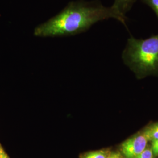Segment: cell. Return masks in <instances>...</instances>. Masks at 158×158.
I'll use <instances>...</instances> for the list:
<instances>
[{
  "instance_id": "6da1fadb",
  "label": "cell",
  "mask_w": 158,
  "mask_h": 158,
  "mask_svg": "<svg viewBox=\"0 0 158 158\" xmlns=\"http://www.w3.org/2000/svg\"><path fill=\"white\" fill-rule=\"evenodd\" d=\"M111 18L127 26V17L112 6H104L98 1H73L55 16L38 25L34 34L38 37L76 35L87 31L98 22Z\"/></svg>"
},
{
  "instance_id": "7a4b0ae2",
  "label": "cell",
  "mask_w": 158,
  "mask_h": 158,
  "mask_svg": "<svg viewBox=\"0 0 158 158\" xmlns=\"http://www.w3.org/2000/svg\"><path fill=\"white\" fill-rule=\"evenodd\" d=\"M125 62L139 76L158 73V34L142 40H127L123 53Z\"/></svg>"
},
{
  "instance_id": "3957f363",
  "label": "cell",
  "mask_w": 158,
  "mask_h": 158,
  "mask_svg": "<svg viewBox=\"0 0 158 158\" xmlns=\"http://www.w3.org/2000/svg\"><path fill=\"white\" fill-rule=\"evenodd\" d=\"M148 141L141 133L124 142L121 146V152L125 158H135L146 149Z\"/></svg>"
},
{
  "instance_id": "277c9868",
  "label": "cell",
  "mask_w": 158,
  "mask_h": 158,
  "mask_svg": "<svg viewBox=\"0 0 158 158\" xmlns=\"http://www.w3.org/2000/svg\"><path fill=\"white\" fill-rule=\"evenodd\" d=\"M136 1V0H114L112 6L119 13L126 17Z\"/></svg>"
},
{
  "instance_id": "5b68a950",
  "label": "cell",
  "mask_w": 158,
  "mask_h": 158,
  "mask_svg": "<svg viewBox=\"0 0 158 158\" xmlns=\"http://www.w3.org/2000/svg\"><path fill=\"white\" fill-rule=\"evenodd\" d=\"M142 134L147 138L148 141L158 139V123L147 127Z\"/></svg>"
},
{
  "instance_id": "8992f818",
  "label": "cell",
  "mask_w": 158,
  "mask_h": 158,
  "mask_svg": "<svg viewBox=\"0 0 158 158\" xmlns=\"http://www.w3.org/2000/svg\"><path fill=\"white\" fill-rule=\"evenodd\" d=\"M111 152L107 150H99L84 153L79 158H108Z\"/></svg>"
},
{
  "instance_id": "52a82bcc",
  "label": "cell",
  "mask_w": 158,
  "mask_h": 158,
  "mask_svg": "<svg viewBox=\"0 0 158 158\" xmlns=\"http://www.w3.org/2000/svg\"><path fill=\"white\" fill-rule=\"evenodd\" d=\"M142 1L149 6L154 12L158 18V0H141Z\"/></svg>"
},
{
  "instance_id": "ba28073f",
  "label": "cell",
  "mask_w": 158,
  "mask_h": 158,
  "mask_svg": "<svg viewBox=\"0 0 158 158\" xmlns=\"http://www.w3.org/2000/svg\"><path fill=\"white\" fill-rule=\"evenodd\" d=\"M135 158H153V155L151 148L145 149Z\"/></svg>"
},
{
  "instance_id": "9c48e42d",
  "label": "cell",
  "mask_w": 158,
  "mask_h": 158,
  "mask_svg": "<svg viewBox=\"0 0 158 158\" xmlns=\"http://www.w3.org/2000/svg\"><path fill=\"white\" fill-rule=\"evenodd\" d=\"M152 151L153 155L157 156H158V139L152 141Z\"/></svg>"
},
{
  "instance_id": "30bf717a",
  "label": "cell",
  "mask_w": 158,
  "mask_h": 158,
  "mask_svg": "<svg viewBox=\"0 0 158 158\" xmlns=\"http://www.w3.org/2000/svg\"><path fill=\"white\" fill-rule=\"evenodd\" d=\"M0 158H10L8 154L6 153L4 148L0 143Z\"/></svg>"
},
{
  "instance_id": "8fae6325",
  "label": "cell",
  "mask_w": 158,
  "mask_h": 158,
  "mask_svg": "<svg viewBox=\"0 0 158 158\" xmlns=\"http://www.w3.org/2000/svg\"><path fill=\"white\" fill-rule=\"evenodd\" d=\"M120 153H111L110 156L108 158H118L119 156H120Z\"/></svg>"
},
{
  "instance_id": "7c38bea8",
  "label": "cell",
  "mask_w": 158,
  "mask_h": 158,
  "mask_svg": "<svg viewBox=\"0 0 158 158\" xmlns=\"http://www.w3.org/2000/svg\"><path fill=\"white\" fill-rule=\"evenodd\" d=\"M118 158H122V156H121V155H120V156H119Z\"/></svg>"
}]
</instances>
